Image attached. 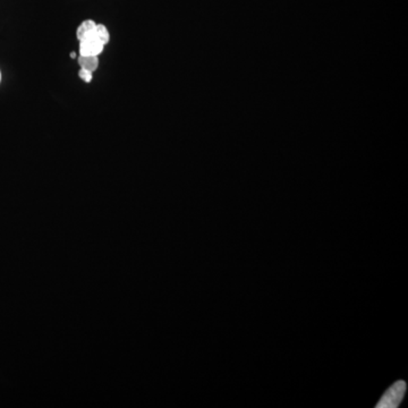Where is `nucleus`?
Returning <instances> with one entry per match:
<instances>
[{
  "mask_svg": "<svg viewBox=\"0 0 408 408\" xmlns=\"http://www.w3.org/2000/svg\"><path fill=\"white\" fill-rule=\"evenodd\" d=\"M406 382L405 381H397L389 389L384 393L382 398L380 399L377 408H397L400 405L402 398L405 396Z\"/></svg>",
  "mask_w": 408,
  "mask_h": 408,
  "instance_id": "1",
  "label": "nucleus"
},
{
  "mask_svg": "<svg viewBox=\"0 0 408 408\" xmlns=\"http://www.w3.org/2000/svg\"><path fill=\"white\" fill-rule=\"evenodd\" d=\"M104 45L97 39V34L79 41V55L99 56L104 52Z\"/></svg>",
  "mask_w": 408,
  "mask_h": 408,
  "instance_id": "2",
  "label": "nucleus"
},
{
  "mask_svg": "<svg viewBox=\"0 0 408 408\" xmlns=\"http://www.w3.org/2000/svg\"><path fill=\"white\" fill-rule=\"evenodd\" d=\"M95 31H97V23L95 21H92V19L83 21L77 28V39H79V41H82L86 38L92 37V36H95Z\"/></svg>",
  "mask_w": 408,
  "mask_h": 408,
  "instance_id": "3",
  "label": "nucleus"
},
{
  "mask_svg": "<svg viewBox=\"0 0 408 408\" xmlns=\"http://www.w3.org/2000/svg\"><path fill=\"white\" fill-rule=\"evenodd\" d=\"M79 65L83 70L95 72L99 66V58L97 56H79Z\"/></svg>",
  "mask_w": 408,
  "mask_h": 408,
  "instance_id": "4",
  "label": "nucleus"
},
{
  "mask_svg": "<svg viewBox=\"0 0 408 408\" xmlns=\"http://www.w3.org/2000/svg\"><path fill=\"white\" fill-rule=\"evenodd\" d=\"M97 39L100 40L101 42L104 43V46L109 42L110 34L106 25L97 24V31H95Z\"/></svg>",
  "mask_w": 408,
  "mask_h": 408,
  "instance_id": "5",
  "label": "nucleus"
},
{
  "mask_svg": "<svg viewBox=\"0 0 408 408\" xmlns=\"http://www.w3.org/2000/svg\"><path fill=\"white\" fill-rule=\"evenodd\" d=\"M79 79L84 81L86 83H90L92 81V77H93V73L90 72V70H83L81 68L79 72Z\"/></svg>",
  "mask_w": 408,
  "mask_h": 408,
  "instance_id": "6",
  "label": "nucleus"
},
{
  "mask_svg": "<svg viewBox=\"0 0 408 408\" xmlns=\"http://www.w3.org/2000/svg\"><path fill=\"white\" fill-rule=\"evenodd\" d=\"M70 58H77V54L75 52H70Z\"/></svg>",
  "mask_w": 408,
  "mask_h": 408,
  "instance_id": "7",
  "label": "nucleus"
},
{
  "mask_svg": "<svg viewBox=\"0 0 408 408\" xmlns=\"http://www.w3.org/2000/svg\"><path fill=\"white\" fill-rule=\"evenodd\" d=\"M0 81H1V73H0Z\"/></svg>",
  "mask_w": 408,
  "mask_h": 408,
  "instance_id": "8",
  "label": "nucleus"
}]
</instances>
